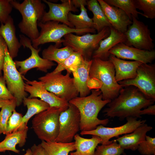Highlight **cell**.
<instances>
[{
  "label": "cell",
  "instance_id": "cell-1",
  "mask_svg": "<svg viewBox=\"0 0 155 155\" xmlns=\"http://www.w3.org/2000/svg\"><path fill=\"white\" fill-rule=\"evenodd\" d=\"M122 88L119 95L108 103L103 111L107 117H118L123 120L128 117L141 118L140 111L153 104L136 87L129 86Z\"/></svg>",
  "mask_w": 155,
  "mask_h": 155
},
{
  "label": "cell",
  "instance_id": "cell-2",
  "mask_svg": "<svg viewBox=\"0 0 155 155\" xmlns=\"http://www.w3.org/2000/svg\"><path fill=\"white\" fill-rule=\"evenodd\" d=\"M111 100H104L99 89H93L89 95L84 97L77 96L69 102L75 106L80 114V130L90 131L99 125H106L108 119H100L98 117L101 109L110 102Z\"/></svg>",
  "mask_w": 155,
  "mask_h": 155
},
{
  "label": "cell",
  "instance_id": "cell-3",
  "mask_svg": "<svg viewBox=\"0 0 155 155\" xmlns=\"http://www.w3.org/2000/svg\"><path fill=\"white\" fill-rule=\"evenodd\" d=\"M10 3L22 16V20L18 25L21 32L31 41L36 39L40 33L38 22L40 21L45 11V4L40 0H24L21 3L11 0Z\"/></svg>",
  "mask_w": 155,
  "mask_h": 155
},
{
  "label": "cell",
  "instance_id": "cell-4",
  "mask_svg": "<svg viewBox=\"0 0 155 155\" xmlns=\"http://www.w3.org/2000/svg\"><path fill=\"white\" fill-rule=\"evenodd\" d=\"M89 76L100 82L101 86L99 89L104 100H112L116 98L123 88L116 80L114 66L109 60L92 59Z\"/></svg>",
  "mask_w": 155,
  "mask_h": 155
},
{
  "label": "cell",
  "instance_id": "cell-5",
  "mask_svg": "<svg viewBox=\"0 0 155 155\" xmlns=\"http://www.w3.org/2000/svg\"><path fill=\"white\" fill-rule=\"evenodd\" d=\"M55 21H49L45 23L38 22V26L41 28L38 36L31 41L32 46L38 49L40 45L49 42H54L55 45L59 48L63 41L62 38L69 33H75L81 35L87 33L95 34L96 30L93 28L78 30L72 28L68 26Z\"/></svg>",
  "mask_w": 155,
  "mask_h": 155
},
{
  "label": "cell",
  "instance_id": "cell-6",
  "mask_svg": "<svg viewBox=\"0 0 155 155\" xmlns=\"http://www.w3.org/2000/svg\"><path fill=\"white\" fill-rule=\"evenodd\" d=\"M60 108L50 107L35 115L33 119L32 128L38 137L47 142H55L59 131Z\"/></svg>",
  "mask_w": 155,
  "mask_h": 155
},
{
  "label": "cell",
  "instance_id": "cell-7",
  "mask_svg": "<svg viewBox=\"0 0 155 155\" xmlns=\"http://www.w3.org/2000/svg\"><path fill=\"white\" fill-rule=\"evenodd\" d=\"M65 75L62 72L47 73L38 79L45 88L56 96L69 102L78 96L79 93L75 86L73 79L67 71Z\"/></svg>",
  "mask_w": 155,
  "mask_h": 155
},
{
  "label": "cell",
  "instance_id": "cell-8",
  "mask_svg": "<svg viewBox=\"0 0 155 155\" xmlns=\"http://www.w3.org/2000/svg\"><path fill=\"white\" fill-rule=\"evenodd\" d=\"M110 32V28L106 27L97 34L87 33L78 35L69 33L64 36L62 44L65 46L71 48L74 51L80 53L84 58L91 59L100 41L108 37Z\"/></svg>",
  "mask_w": 155,
  "mask_h": 155
},
{
  "label": "cell",
  "instance_id": "cell-9",
  "mask_svg": "<svg viewBox=\"0 0 155 155\" xmlns=\"http://www.w3.org/2000/svg\"><path fill=\"white\" fill-rule=\"evenodd\" d=\"M2 71L7 88L16 101L17 106H20L28 95L24 89L25 82L22 75L17 70L14 61L10 56L7 47L5 49Z\"/></svg>",
  "mask_w": 155,
  "mask_h": 155
},
{
  "label": "cell",
  "instance_id": "cell-10",
  "mask_svg": "<svg viewBox=\"0 0 155 155\" xmlns=\"http://www.w3.org/2000/svg\"><path fill=\"white\" fill-rule=\"evenodd\" d=\"M122 87L134 86L141 91L146 98L155 100V64L142 63L138 67L137 75L133 79L119 81Z\"/></svg>",
  "mask_w": 155,
  "mask_h": 155
},
{
  "label": "cell",
  "instance_id": "cell-11",
  "mask_svg": "<svg viewBox=\"0 0 155 155\" xmlns=\"http://www.w3.org/2000/svg\"><path fill=\"white\" fill-rule=\"evenodd\" d=\"M59 121V133L55 141L72 142L74 136L80 130V116L78 108L69 103L68 108L61 112Z\"/></svg>",
  "mask_w": 155,
  "mask_h": 155
},
{
  "label": "cell",
  "instance_id": "cell-12",
  "mask_svg": "<svg viewBox=\"0 0 155 155\" xmlns=\"http://www.w3.org/2000/svg\"><path fill=\"white\" fill-rule=\"evenodd\" d=\"M132 23L124 33L126 45L141 50L152 51L154 50L153 40L148 26L142 22L132 17Z\"/></svg>",
  "mask_w": 155,
  "mask_h": 155
},
{
  "label": "cell",
  "instance_id": "cell-13",
  "mask_svg": "<svg viewBox=\"0 0 155 155\" xmlns=\"http://www.w3.org/2000/svg\"><path fill=\"white\" fill-rule=\"evenodd\" d=\"M20 42L22 46L24 48H28L31 51V55L25 60L22 61H14L16 66L18 68V71L20 74L24 75L30 69L36 68L38 70L44 72L53 66L56 65L52 61L41 57L39 55L41 48L35 49L32 45L31 40L23 35L19 36Z\"/></svg>",
  "mask_w": 155,
  "mask_h": 155
},
{
  "label": "cell",
  "instance_id": "cell-14",
  "mask_svg": "<svg viewBox=\"0 0 155 155\" xmlns=\"http://www.w3.org/2000/svg\"><path fill=\"white\" fill-rule=\"evenodd\" d=\"M127 122L121 126L114 127H106L102 125H98L95 129L88 131H81L82 135H90L97 136L102 140L101 144H107L111 142L109 140L114 137H118L123 134L131 133L137 127L145 123L146 120H137V118L128 117Z\"/></svg>",
  "mask_w": 155,
  "mask_h": 155
},
{
  "label": "cell",
  "instance_id": "cell-15",
  "mask_svg": "<svg viewBox=\"0 0 155 155\" xmlns=\"http://www.w3.org/2000/svg\"><path fill=\"white\" fill-rule=\"evenodd\" d=\"M22 75L23 79L25 81V90L30 94L28 98H39L41 100L48 103L50 107H58L63 111L68 108L69 102L47 91L40 81L29 80L24 75Z\"/></svg>",
  "mask_w": 155,
  "mask_h": 155
},
{
  "label": "cell",
  "instance_id": "cell-16",
  "mask_svg": "<svg viewBox=\"0 0 155 155\" xmlns=\"http://www.w3.org/2000/svg\"><path fill=\"white\" fill-rule=\"evenodd\" d=\"M61 3H56L46 0L43 1L49 6V10L45 12L40 22L45 23L49 21L61 22L69 27L74 28L69 21L68 15L69 12L79 11L78 9L73 5L72 0H61Z\"/></svg>",
  "mask_w": 155,
  "mask_h": 155
},
{
  "label": "cell",
  "instance_id": "cell-17",
  "mask_svg": "<svg viewBox=\"0 0 155 155\" xmlns=\"http://www.w3.org/2000/svg\"><path fill=\"white\" fill-rule=\"evenodd\" d=\"M110 55L121 59L138 61L142 63H151L155 59V51L141 50L128 46L124 43H119L109 51Z\"/></svg>",
  "mask_w": 155,
  "mask_h": 155
},
{
  "label": "cell",
  "instance_id": "cell-18",
  "mask_svg": "<svg viewBox=\"0 0 155 155\" xmlns=\"http://www.w3.org/2000/svg\"><path fill=\"white\" fill-rule=\"evenodd\" d=\"M97 1L112 26L125 33L132 23V19L120 8L108 4L104 0Z\"/></svg>",
  "mask_w": 155,
  "mask_h": 155
},
{
  "label": "cell",
  "instance_id": "cell-19",
  "mask_svg": "<svg viewBox=\"0 0 155 155\" xmlns=\"http://www.w3.org/2000/svg\"><path fill=\"white\" fill-rule=\"evenodd\" d=\"M110 28L109 35L100 41L98 48L92 54V59L108 60L110 55L109 53L110 50L119 43L125 42L126 37L124 33L118 31L112 26Z\"/></svg>",
  "mask_w": 155,
  "mask_h": 155
},
{
  "label": "cell",
  "instance_id": "cell-20",
  "mask_svg": "<svg viewBox=\"0 0 155 155\" xmlns=\"http://www.w3.org/2000/svg\"><path fill=\"white\" fill-rule=\"evenodd\" d=\"M108 60L113 64L115 70V78L117 82L134 78L137 70L142 63L136 61H125L110 55Z\"/></svg>",
  "mask_w": 155,
  "mask_h": 155
},
{
  "label": "cell",
  "instance_id": "cell-21",
  "mask_svg": "<svg viewBox=\"0 0 155 155\" xmlns=\"http://www.w3.org/2000/svg\"><path fill=\"white\" fill-rule=\"evenodd\" d=\"M0 35L5 41L11 57L13 59L16 57L22 45L16 36L13 20L10 16L5 24L1 23Z\"/></svg>",
  "mask_w": 155,
  "mask_h": 155
},
{
  "label": "cell",
  "instance_id": "cell-22",
  "mask_svg": "<svg viewBox=\"0 0 155 155\" xmlns=\"http://www.w3.org/2000/svg\"><path fill=\"white\" fill-rule=\"evenodd\" d=\"M152 129V127L144 123L137 127L131 133L118 137L115 140L118 142L120 146L124 150L135 151L137 150L139 144L145 140L147 132Z\"/></svg>",
  "mask_w": 155,
  "mask_h": 155
},
{
  "label": "cell",
  "instance_id": "cell-23",
  "mask_svg": "<svg viewBox=\"0 0 155 155\" xmlns=\"http://www.w3.org/2000/svg\"><path fill=\"white\" fill-rule=\"evenodd\" d=\"M92 62V59H88L84 57L81 64L72 73L74 84L80 97L87 96L90 92V90L88 87L87 82L89 78V71Z\"/></svg>",
  "mask_w": 155,
  "mask_h": 155
},
{
  "label": "cell",
  "instance_id": "cell-24",
  "mask_svg": "<svg viewBox=\"0 0 155 155\" xmlns=\"http://www.w3.org/2000/svg\"><path fill=\"white\" fill-rule=\"evenodd\" d=\"M28 127L26 126L22 129L6 135L5 138L0 142V152L9 150L19 154L20 150L16 148L17 145L20 147L25 144L27 138Z\"/></svg>",
  "mask_w": 155,
  "mask_h": 155
},
{
  "label": "cell",
  "instance_id": "cell-25",
  "mask_svg": "<svg viewBox=\"0 0 155 155\" xmlns=\"http://www.w3.org/2000/svg\"><path fill=\"white\" fill-rule=\"evenodd\" d=\"M76 148L75 152H71L70 155H94L96 148L102 140L99 137L93 135L90 139L83 138L78 134L74 137Z\"/></svg>",
  "mask_w": 155,
  "mask_h": 155
},
{
  "label": "cell",
  "instance_id": "cell-26",
  "mask_svg": "<svg viewBox=\"0 0 155 155\" xmlns=\"http://www.w3.org/2000/svg\"><path fill=\"white\" fill-rule=\"evenodd\" d=\"M86 5L88 10L93 13L92 19L94 28L98 33L104 28L112 26L97 0H87Z\"/></svg>",
  "mask_w": 155,
  "mask_h": 155
},
{
  "label": "cell",
  "instance_id": "cell-27",
  "mask_svg": "<svg viewBox=\"0 0 155 155\" xmlns=\"http://www.w3.org/2000/svg\"><path fill=\"white\" fill-rule=\"evenodd\" d=\"M22 102L27 108V111L22 118V124L25 126H27L28 121L33 116L50 107L48 103L37 98L25 97L23 99Z\"/></svg>",
  "mask_w": 155,
  "mask_h": 155
},
{
  "label": "cell",
  "instance_id": "cell-28",
  "mask_svg": "<svg viewBox=\"0 0 155 155\" xmlns=\"http://www.w3.org/2000/svg\"><path fill=\"white\" fill-rule=\"evenodd\" d=\"M40 144L44 150L45 155H68L70 152L76 150L74 142L63 143L42 141Z\"/></svg>",
  "mask_w": 155,
  "mask_h": 155
},
{
  "label": "cell",
  "instance_id": "cell-29",
  "mask_svg": "<svg viewBox=\"0 0 155 155\" xmlns=\"http://www.w3.org/2000/svg\"><path fill=\"white\" fill-rule=\"evenodd\" d=\"M74 52L72 49L68 46L59 48L55 45L51 44L43 50L42 55L43 58L52 61H55L59 64L63 62Z\"/></svg>",
  "mask_w": 155,
  "mask_h": 155
},
{
  "label": "cell",
  "instance_id": "cell-30",
  "mask_svg": "<svg viewBox=\"0 0 155 155\" xmlns=\"http://www.w3.org/2000/svg\"><path fill=\"white\" fill-rule=\"evenodd\" d=\"M80 8V13L78 15L74 14L71 12L69 13V21L76 29L94 28L92 20L88 16L85 5L82 4Z\"/></svg>",
  "mask_w": 155,
  "mask_h": 155
},
{
  "label": "cell",
  "instance_id": "cell-31",
  "mask_svg": "<svg viewBox=\"0 0 155 155\" xmlns=\"http://www.w3.org/2000/svg\"><path fill=\"white\" fill-rule=\"evenodd\" d=\"M83 58L80 53L74 52L63 62L58 64L53 71L56 73L66 70L70 73H72L81 64Z\"/></svg>",
  "mask_w": 155,
  "mask_h": 155
},
{
  "label": "cell",
  "instance_id": "cell-32",
  "mask_svg": "<svg viewBox=\"0 0 155 155\" xmlns=\"http://www.w3.org/2000/svg\"><path fill=\"white\" fill-rule=\"evenodd\" d=\"M108 4L117 7L125 12L132 19V17L138 19L139 14L143 16V13L137 11L133 0H104Z\"/></svg>",
  "mask_w": 155,
  "mask_h": 155
},
{
  "label": "cell",
  "instance_id": "cell-33",
  "mask_svg": "<svg viewBox=\"0 0 155 155\" xmlns=\"http://www.w3.org/2000/svg\"><path fill=\"white\" fill-rule=\"evenodd\" d=\"M94 155H125L124 150L122 148L115 140L110 144L98 146Z\"/></svg>",
  "mask_w": 155,
  "mask_h": 155
},
{
  "label": "cell",
  "instance_id": "cell-34",
  "mask_svg": "<svg viewBox=\"0 0 155 155\" xmlns=\"http://www.w3.org/2000/svg\"><path fill=\"white\" fill-rule=\"evenodd\" d=\"M16 106V101L14 98L11 100L9 103L1 108L0 135L2 133L6 135L7 121L13 112L15 110Z\"/></svg>",
  "mask_w": 155,
  "mask_h": 155
},
{
  "label": "cell",
  "instance_id": "cell-35",
  "mask_svg": "<svg viewBox=\"0 0 155 155\" xmlns=\"http://www.w3.org/2000/svg\"><path fill=\"white\" fill-rule=\"evenodd\" d=\"M136 9L142 11L143 16L151 19L155 18V0H133Z\"/></svg>",
  "mask_w": 155,
  "mask_h": 155
},
{
  "label": "cell",
  "instance_id": "cell-36",
  "mask_svg": "<svg viewBox=\"0 0 155 155\" xmlns=\"http://www.w3.org/2000/svg\"><path fill=\"white\" fill-rule=\"evenodd\" d=\"M23 117L21 114L17 112L15 110L13 111L7 121L6 135L22 129L26 126L22 125Z\"/></svg>",
  "mask_w": 155,
  "mask_h": 155
},
{
  "label": "cell",
  "instance_id": "cell-37",
  "mask_svg": "<svg viewBox=\"0 0 155 155\" xmlns=\"http://www.w3.org/2000/svg\"><path fill=\"white\" fill-rule=\"evenodd\" d=\"M137 150L142 155L155 154V138L147 135L145 140L140 143Z\"/></svg>",
  "mask_w": 155,
  "mask_h": 155
},
{
  "label": "cell",
  "instance_id": "cell-38",
  "mask_svg": "<svg viewBox=\"0 0 155 155\" xmlns=\"http://www.w3.org/2000/svg\"><path fill=\"white\" fill-rule=\"evenodd\" d=\"M11 0H0V22L5 24L11 13L13 7Z\"/></svg>",
  "mask_w": 155,
  "mask_h": 155
},
{
  "label": "cell",
  "instance_id": "cell-39",
  "mask_svg": "<svg viewBox=\"0 0 155 155\" xmlns=\"http://www.w3.org/2000/svg\"><path fill=\"white\" fill-rule=\"evenodd\" d=\"M0 98L7 100L15 98L8 89L5 79L2 75L0 76Z\"/></svg>",
  "mask_w": 155,
  "mask_h": 155
},
{
  "label": "cell",
  "instance_id": "cell-40",
  "mask_svg": "<svg viewBox=\"0 0 155 155\" xmlns=\"http://www.w3.org/2000/svg\"><path fill=\"white\" fill-rule=\"evenodd\" d=\"M7 47L5 41L0 35V76L2 75V71L5 56V49Z\"/></svg>",
  "mask_w": 155,
  "mask_h": 155
},
{
  "label": "cell",
  "instance_id": "cell-41",
  "mask_svg": "<svg viewBox=\"0 0 155 155\" xmlns=\"http://www.w3.org/2000/svg\"><path fill=\"white\" fill-rule=\"evenodd\" d=\"M32 155H45L44 150L40 144L38 145L34 144L31 147Z\"/></svg>",
  "mask_w": 155,
  "mask_h": 155
},
{
  "label": "cell",
  "instance_id": "cell-42",
  "mask_svg": "<svg viewBox=\"0 0 155 155\" xmlns=\"http://www.w3.org/2000/svg\"><path fill=\"white\" fill-rule=\"evenodd\" d=\"M140 115H155V105H151L145 108L143 110H141L140 112Z\"/></svg>",
  "mask_w": 155,
  "mask_h": 155
},
{
  "label": "cell",
  "instance_id": "cell-43",
  "mask_svg": "<svg viewBox=\"0 0 155 155\" xmlns=\"http://www.w3.org/2000/svg\"><path fill=\"white\" fill-rule=\"evenodd\" d=\"M72 1L74 5L77 8H80L82 4H84L85 6L87 5V0H72Z\"/></svg>",
  "mask_w": 155,
  "mask_h": 155
},
{
  "label": "cell",
  "instance_id": "cell-44",
  "mask_svg": "<svg viewBox=\"0 0 155 155\" xmlns=\"http://www.w3.org/2000/svg\"><path fill=\"white\" fill-rule=\"evenodd\" d=\"M11 100H5L0 98V108L9 103Z\"/></svg>",
  "mask_w": 155,
  "mask_h": 155
},
{
  "label": "cell",
  "instance_id": "cell-45",
  "mask_svg": "<svg viewBox=\"0 0 155 155\" xmlns=\"http://www.w3.org/2000/svg\"><path fill=\"white\" fill-rule=\"evenodd\" d=\"M32 153L30 149L28 148L26 151V153L24 155H32Z\"/></svg>",
  "mask_w": 155,
  "mask_h": 155
},
{
  "label": "cell",
  "instance_id": "cell-46",
  "mask_svg": "<svg viewBox=\"0 0 155 155\" xmlns=\"http://www.w3.org/2000/svg\"><path fill=\"white\" fill-rule=\"evenodd\" d=\"M1 113L0 111V120H1Z\"/></svg>",
  "mask_w": 155,
  "mask_h": 155
},
{
  "label": "cell",
  "instance_id": "cell-47",
  "mask_svg": "<svg viewBox=\"0 0 155 155\" xmlns=\"http://www.w3.org/2000/svg\"><path fill=\"white\" fill-rule=\"evenodd\" d=\"M0 25H1V24H0Z\"/></svg>",
  "mask_w": 155,
  "mask_h": 155
},
{
  "label": "cell",
  "instance_id": "cell-48",
  "mask_svg": "<svg viewBox=\"0 0 155 155\" xmlns=\"http://www.w3.org/2000/svg\"></svg>",
  "mask_w": 155,
  "mask_h": 155
}]
</instances>
